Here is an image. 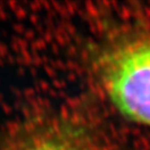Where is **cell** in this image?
Returning a JSON list of instances; mask_svg holds the SVG:
<instances>
[{"label": "cell", "instance_id": "obj_2", "mask_svg": "<svg viewBox=\"0 0 150 150\" xmlns=\"http://www.w3.org/2000/svg\"><path fill=\"white\" fill-rule=\"evenodd\" d=\"M0 150H91L81 139L57 124L36 126L3 144Z\"/></svg>", "mask_w": 150, "mask_h": 150}, {"label": "cell", "instance_id": "obj_1", "mask_svg": "<svg viewBox=\"0 0 150 150\" xmlns=\"http://www.w3.org/2000/svg\"><path fill=\"white\" fill-rule=\"evenodd\" d=\"M99 75L112 103L126 118L150 126V39L125 37L99 59Z\"/></svg>", "mask_w": 150, "mask_h": 150}]
</instances>
